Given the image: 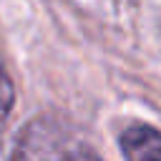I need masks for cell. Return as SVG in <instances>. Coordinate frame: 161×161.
Returning a JSON list of instances; mask_svg holds the SVG:
<instances>
[{
  "mask_svg": "<svg viewBox=\"0 0 161 161\" xmlns=\"http://www.w3.org/2000/svg\"><path fill=\"white\" fill-rule=\"evenodd\" d=\"M13 106H15V86L10 80V73L5 70V65L0 60V133L5 128V121L13 111Z\"/></svg>",
  "mask_w": 161,
  "mask_h": 161,
  "instance_id": "cell-2",
  "label": "cell"
},
{
  "mask_svg": "<svg viewBox=\"0 0 161 161\" xmlns=\"http://www.w3.org/2000/svg\"><path fill=\"white\" fill-rule=\"evenodd\" d=\"M121 151L131 161H161V131L151 126H131L121 136Z\"/></svg>",
  "mask_w": 161,
  "mask_h": 161,
  "instance_id": "cell-1",
  "label": "cell"
}]
</instances>
